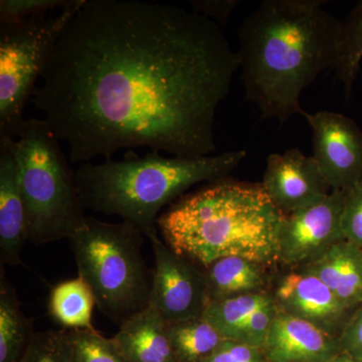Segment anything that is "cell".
<instances>
[{
	"label": "cell",
	"mask_w": 362,
	"mask_h": 362,
	"mask_svg": "<svg viewBox=\"0 0 362 362\" xmlns=\"http://www.w3.org/2000/svg\"><path fill=\"white\" fill-rule=\"evenodd\" d=\"M13 140L0 138V259L2 265L18 266L28 235Z\"/></svg>",
	"instance_id": "obj_14"
},
{
	"label": "cell",
	"mask_w": 362,
	"mask_h": 362,
	"mask_svg": "<svg viewBox=\"0 0 362 362\" xmlns=\"http://www.w3.org/2000/svg\"><path fill=\"white\" fill-rule=\"evenodd\" d=\"M327 362H362V358L350 356V354L341 351Z\"/></svg>",
	"instance_id": "obj_31"
},
{
	"label": "cell",
	"mask_w": 362,
	"mask_h": 362,
	"mask_svg": "<svg viewBox=\"0 0 362 362\" xmlns=\"http://www.w3.org/2000/svg\"><path fill=\"white\" fill-rule=\"evenodd\" d=\"M168 334L177 362H202L225 340L202 317L168 323Z\"/></svg>",
	"instance_id": "obj_20"
},
{
	"label": "cell",
	"mask_w": 362,
	"mask_h": 362,
	"mask_svg": "<svg viewBox=\"0 0 362 362\" xmlns=\"http://www.w3.org/2000/svg\"><path fill=\"white\" fill-rule=\"evenodd\" d=\"M65 330L71 361L128 362L114 340L102 337L95 328Z\"/></svg>",
	"instance_id": "obj_23"
},
{
	"label": "cell",
	"mask_w": 362,
	"mask_h": 362,
	"mask_svg": "<svg viewBox=\"0 0 362 362\" xmlns=\"http://www.w3.org/2000/svg\"><path fill=\"white\" fill-rule=\"evenodd\" d=\"M263 350L269 362H327L341 352L339 338L280 310Z\"/></svg>",
	"instance_id": "obj_13"
},
{
	"label": "cell",
	"mask_w": 362,
	"mask_h": 362,
	"mask_svg": "<svg viewBox=\"0 0 362 362\" xmlns=\"http://www.w3.org/2000/svg\"><path fill=\"white\" fill-rule=\"evenodd\" d=\"M265 267L242 257H225L204 269L209 302L265 291Z\"/></svg>",
	"instance_id": "obj_17"
},
{
	"label": "cell",
	"mask_w": 362,
	"mask_h": 362,
	"mask_svg": "<svg viewBox=\"0 0 362 362\" xmlns=\"http://www.w3.org/2000/svg\"><path fill=\"white\" fill-rule=\"evenodd\" d=\"M35 332L0 264V362H20Z\"/></svg>",
	"instance_id": "obj_18"
},
{
	"label": "cell",
	"mask_w": 362,
	"mask_h": 362,
	"mask_svg": "<svg viewBox=\"0 0 362 362\" xmlns=\"http://www.w3.org/2000/svg\"><path fill=\"white\" fill-rule=\"evenodd\" d=\"M154 255L149 305L168 323L199 318L209 304L206 274L159 239L147 238Z\"/></svg>",
	"instance_id": "obj_8"
},
{
	"label": "cell",
	"mask_w": 362,
	"mask_h": 362,
	"mask_svg": "<svg viewBox=\"0 0 362 362\" xmlns=\"http://www.w3.org/2000/svg\"><path fill=\"white\" fill-rule=\"evenodd\" d=\"M71 0H1L0 23L26 20L47 14L56 8H65Z\"/></svg>",
	"instance_id": "obj_26"
},
{
	"label": "cell",
	"mask_w": 362,
	"mask_h": 362,
	"mask_svg": "<svg viewBox=\"0 0 362 362\" xmlns=\"http://www.w3.org/2000/svg\"><path fill=\"white\" fill-rule=\"evenodd\" d=\"M279 309L275 300H272L252 313L246 323L240 328L233 341L244 343L250 346L263 349L272 324L277 316Z\"/></svg>",
	"instance_id": "obj_25"
},
{
	"label": "cell",
	"mask_w": 362,
	"mask_h": 362,
	"mask_svg": "<svg viewBox=\"0 0 362 362\" xmlns=\"http://www.w3.org/2000/svg\"><path fill=\"white\" fill-rule=\"evenodd\" d=\"M239 1L235 0H199L190 2L194 11L209 20L218 23H226L238 6Z\"/></svg>",
	"instance_id": "obj_30"
},
{
	"label": "cell",
	"mask_w": 362,
	"mask_h": 362,
	"mask_svg": "<svg viewBox=\"0 0 362 362\" xmlns=\"http://www.w3.org/2000/svg\"><path fill=\"white\" fill-rule=\"evenodd\" d=\"M261 183L283 216L315 204L331 192L313 157L298 148L270 154Z\"/></svg>",
	"instance_id": "obj_12"
},
{
	"label": "cell",
	"mask_w": 362,
	"mask_h": 362,
	"mask_svg": "<svg viewBox=\"0 0 362 362\" xmlns=\"http://www.w3.org/2000/svg\"><path fill=\"white\" fill-rule=\"evenodd\" d=\"M272 300V294L264 291L211 301L207 305L202 318L211 324L223 339L233 340L252 313Z\"/></svg>",
	"instance_id": "obj_21"
},
{
	"label": "cell",
	"mask_w": 362,
	"mask_h": 362,
	"mask_svg": "<svg viewBox=\"0 0 362 362\" xmlns=\"http://www.w3.org/2000/svg\"><path fill=\"white\" fill-rule=\"evenodd\" d=\"M320 279L345 306L356 311L362 305V249L344 239L315 261L300 267Z\"/></svg>",
	"instance_id": "obj_15"
},
{
	"label": "cell",
	"mask_w": 362,
	"mask_h": 362,
	"mask_svg": "<svg viewBox=\"0 0 362 362\" xmlns=\"http://www.w3.org/2000/svg\"><path fill=\"white\" fill-rule=\"evenodd\" d=\"M341 226L345 239L362 249V181L344 190Z\"/></svg>",
	"instance_id": "obj_27"
},
{
	"label": "cell",
	"mask_w": 362,
	"mask_h": 362,
	"mask_svg": "<svg viewBox=\"0 0 362 362\" xmlns=\"http://www.w3.org/2000/svg\"><path fill=\"white\" fill-rule=\"evenodd\" d=\"M282 218L262 183L221 178L171 204L157 228L176 254L204 269L230 256L266 267L279 264Z\"/></svg>",
	"instance_id": "obj_3"
},
{
	"label": "cell",
	"mask_w": 362,
	"mask_h": 362,
	"mask_svg": "<svg viewBox=\"0 0 362 362\" xmlns=\"http://www.w3.org/2000/svg\"><path fill=\"white\" fill-rule=\"evenodd\" d=\"M341 351L362 358V305L354 312L339 337Z\"/></svg>",
	"instance_id": "obj_29"
},
{
	"label": "cell",
	"mask_w": 362,
	"mask_h": 362,
	"mask_svg": "<svg viewBox=\"0 0 362 362\" xmlns=\"http://www.w3.org/2000/svg\"><path fill=\"white\" fill-rule=\"evenodd\" d=\"M321 0H266L240 25L237 52L246 97L264 118L303 114L302 93L334 68L342 21Z\"/></svg>",
	"instance_id": "obj_2"
},
{
	"label": "cell",
	"mask_w": 362,
	"mask_h": 362,
	"mask_svg": "<svg viewBox=\"0 0 362 362\" xmlns=\"http://www.w3.org/2000/svg\"><path fill=\"white\" fill-rule=\"evenodd\" d=\"M44 119H25L13 140L18 182L25 202L26 235L33 245L69 239L86 216L75 173Z\"/></svg>",
	"instance_id": "obj_5"
},
{
	"label": "cell",
	"mask_w": 362,
	"mask_h": 362,
	"mask_svg": "<svg viewBox=\"0 0 362 362\" xmlns=\"http://www.w3.org/2000/svg\"><path fill=\"white\" fill-rule=\"evenodd\" d=\"M20 362H73L66 343V330L35 332Z\"/></svg>",
	"instance_id": "obj_24"
},
{
	"label": "cell",
	"mask_w": 362,
	"mask_h": 362,
	"mask_svg": "<svg viewBox=\"0 0 362 362\" xmlns=\"http://www.w3.org/2000/svg\"><path fill=\"white\" fill-rule=\"evenodd\" d=\"M85 0H71L54 16L0 23V138L16 140L37 82L69 21Z\"/></svg>",
	"instance_id": "obj_7"
},
{
	"label": "cell",
	"mask_w": 362,
	"mask_h": 362,
	"mask_svg": "<svg viewBox=\"0 0 362 362\" xmlns=\"http://www.w3.org/2000/svg\"><path fill=\"white\" fill-rule=\"evenodd\" d=\"M344 190H331L322 201L283 216L278 233V261L300 268L344 240L341 216Z\"/></svg>",
	"instance_id": "obj_9"
},
{
	"label": "cell",
	"mask_w": 362,
	"mask_h": 362,
	"mask_svg": "<svg viewBox=\"0 0 362 362\" xmlns=\"http://www.w3.org/2000/svg\"><path fill=\"white\" fill-rule=\"evenodd\" d=\"M263 349L225 339L213 354L202 362H266Z\"/></svg>",
	"instance_id": "obj_28"
},
{
	"label": "cell",
	"mask_w": 362,
	"mask_h": 362,
	"mask_svg": "<svg viewBox=\"0 0 362 362\" xmlns=\"http://www.w3.org/2000/svg\"><path fill=\"white\" fill-rule=\"evenodd\" d=\"M362 62V1L342 21L334 70L347 95L351 93Z\"/></svg>",
	"instance_id": "obj_22"
},
{
	"label": "cell",
	"mask_w": 362,
	"mask_h": 362,
	"mask_svg": "<svg viewBox=\"0 0 362 362\" xmlns=\"http://www.w3.org/2000/svg\"><path fill=\"white\" fill-rule=\"evenodd\" d=\"M302 116L313 134V157L331 190H346L362 181V130L351 118L332 111Z\"/></svg>",
	"instance_id": "obj_10"
},
{
	"label": "cell",
	"mask_w": 362,
	"mask_h": 362,
	"mask_svg": "<svg viewBox=\"0 0 362 362\" xmlns=\"http://www.w3.org/2000/svg\"><path fill=\"white\" fill-rule=\"evenodd\" d=\"M112 339L128 362H177L168 322L151 305L120 325Z\"/></svg>",
	"instance_id": "obj_16"
},
{
	"label": "cell",
	"mask_w": 362,
	"mask_h": 362,
	"mask_svg": "<svg viewBox=\"0 0 362 362\" xmlns=\"http://www.w3.org/2000/svg\"><path fill=\"white\" fill-rule=\"evenodd\" d=\"M142 233L129 223L86 216L69 238L78 276L99 310L119 326L149 305L152 271L142 256Z\"/></svg>",
	"instance_id": "obj_6"
},
{
	"label": "cell",
	"mask_w": 362,
	"mask_h": 362,
	"mask_svg": "<svg viewBox=\"0 0 362 362\" xmlns=\"http://www.w3.org/2000/svg\"><path fill=\"white\" fill-rule=\"evenodd\" d=\"M280 311L339 338L354 310L345 306L320 279L306 272H290L272 293Z\"/></svg>",
	"instance_id": "obj_11"
},
{
	"label": "cell",
	"mask_w": 362,
	"mask_h": 362,
	"mask_svg": "<svg viewBox=\"0 0 362 362\" xmlns=\"http://www.w3.org/2000/svg\"><path fill=\"white\" fill-rule=\"evenodd\" d=\"M246 156L245 150H237L194 158L153 151L140 157L131 150L121 161L81 165L76 187L84 209L119 216L149 238L157 233L159 213L166 204L197 183L226 178Z\"/></svg>",
	"instance_id": "obj_4"
},
{
	"label": "cell",
	"mask_w": 362,
	"mask_h": 362,
	"mask_svg": "<svg viewBox=\"0 0 362 362\" xmlns=\"http://www.w3.org/2000/svg\"><path fill=\"white\" fill-rule=\"evenodd\" d=\"M239 68L220 25L195 11L85 0L32 102L73 163L137 147L209 156L216 148V111Z\"/></svg>",
	"instance_id": "obj_1"
},
{
	"label": "cell",
	"mask_w": 362,
	"mask_h": 362,
	"mask_svg": "<svg viewBox=\"0 0 362 362\" xmlns=\"http://www.w3.org/2000/svg\"><path fill=\"white\" fill-rule=\"evenodd\" d=\"M96 300L89 286L80 276L52 287L49 313L64 329H94L93 310Z\"/></svg>",
	"instance_id": "obj_19"
}]
</instances>
